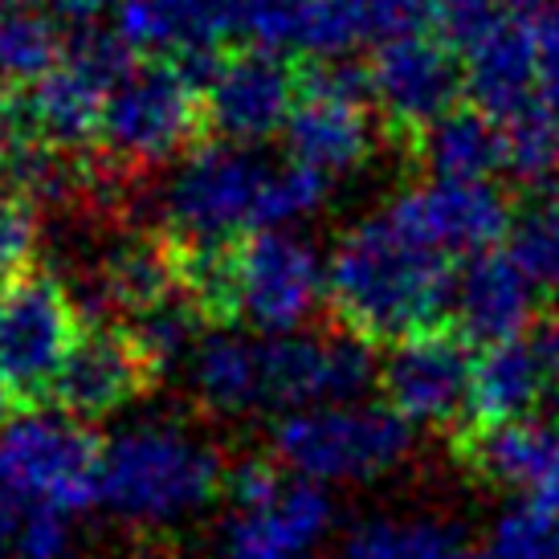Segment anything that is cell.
Masks as SVG:
<instances>
[{
    "instance_id": "obj_12",
    "label": "cell",
    "mask_w": 559,
    "mask_h": 559,
    "mask_svg": "<svg viewBox=\"0 0 559 559\" xmlns=\"http://www.w3.org/2000/svg\"><path fill=\"white\" fill-rule=\"evenodd\" d=\"M298 94H302L298 70L274 49L249 46L237 53H221L201 74L204 127H213L221 143L258 147L270 135L286 131Z\"/></svg>"
},
{
    "instance_id": "obj_34",
    "label": "cell",
    "mask_w": 559,
    "mask_h": 559,
    "mask_svg": "<svg viewBox=\"0 0 559 559\" xmlns=\"http://www.w3.org/2000/svg\"><path fill=\"white\" fill-rule=\"evenodd\" d=\"M41 13H49L62 29H91L103 13H115L119 0H33Z\"/></svg>"
},
{
    "instance_id": "obj_4",
    "label": "cell",
    "mask_w": 559,
    "mask_h": 559,
    "mask_svg": "<svg viewBox=\"0 0 559 559\" xmlns=\"http://www.w3.org/2000/svg\"><path fill=\"white\" fill-rule=\"evenodd\" d=\"M225 486L213 445L180 425H135L103 445V502L131 523H176Z\"/></svg>"
},
{
    "instance_id": "obj_3",
    "label": "cell",
    "mask_w": 559,
    "mask_h": 559,
    "mask_svg": "<svg viewBox=\"0 0 559 559\" xmlns=\"http://www.w3.org/2000/svg\"><path fill=\"white\" fill-rule=\"evenodd\" d=\"M180 262L201 311L249 326V335H302L326 302V262L290 229L253 234L237 246H180Z\"/></svg>"
},
{
    "instance_id": "obj_13",
    "label": "cell",
    "mask_w": 559,
    "mask_h": 559,
    "mask_svg": "<svg viewBox=\"0 0 559 559\" xmlns=\"http://www.w3.org/2000/svg\"><path fill=\"white\" fill-rule=\"evenodd\" d=\"M389 217L425 249L453 258H481L507 246L514 209L495 180H420L392 201Z\"/></svg>"
},
{
    "instance_id": "obj_10",
    "label": "cell",
    "mask_w": 559,
    "mask_h": 559,
    "mask_svg": "<svg viewBox=\"0 0 559 559\" xmlns=\"http://www.w3.org/2000/svg\"><path fill=\"white\" fill-rule=\"evenodd\" d=\"M237 507L234 556L302 559L331 527V502L323 486L286 474L278 462L249 457L225 478Z\"/></svg>"
},
{
    "instance_id": "obj_29",
    "label": "cell",
    "mask_w": 559,
    "mask_h": 559,
    "mask_svg": "<svg viewBox=\"0 0 559 559\" xmlns=\"http://www.w3.org/2000/svg\"><path fill=\"white\" fill-rule=\"evenodd\" d=\"M507 253L527 270L539 290H559V201H535L514 209Z\"/></svg>"
},
{
    "instance_id": "obj_7",
    "label": "cell",
    "mask_w": 559,
    "mask_h": 559,
    "mask_svg": "<svg viewBox=\"0 0 559 559\" xmlns=\"http://www.w3.org/2000/svg\"><path fill=\"white\" fill-rule=\"evenodd\" d=\"M201 127V79L188 66L135 58L110 86L98 143L115 164L140 168L188 152Z\"/></svg>"
},
{
    "instance_id": "obj_25",
    "label": "cell",
    "mask_w": 559,
    "mask_h": 559,
    "mask_svg": "<svg viewBox=\"0 0 559 559\" xmlns=\"http://www.w3.org/2000/svg\"><path fill=\"white\" fill-rule=\"evenodd\" d=\"M204 319L209 314L201 311V302L188 295V286L180 295L164 298L159 307L152 311H143L140 319H131V340L140 347V356L147 359V368L159 372V368H168L176 359H188L197 352V343L209 335L204 331Z\"/></svg>"
},
{
    "instance_id": "obj_8",
    "label": "cell",
    "mask_w": 559,
    "mask_h": 559,
    "mask_svg": "<svg viewBox=\"0 0 559 559\" xmlns=\"http://www.w3.org/2000/svg\"><path fill=\"white\" fill-rule=\"evenodd\" d=\"M131 62H135V53L115 33H79L62 62L25 91L21 119L29 123L37 143L82 152L86 143L98 140L110 86Z\"/></svg>"
},
{
    "instance_id": "obj_20",
    "label": "cell",
    "mask_w": 559,
    "mask_h": 559,
    "mask_svg": "<svg viewBox=\"0 0 559 559\" xmlns=\"http://www.w3.org/2000/svg\"><path fill=\"white\" fill-rule=\"evenodd\" d=\"M551 389V335L490 343L474 356L469 417L474 425H511L531 417V408Z\"/></svg>"
},
{
    "instance_id": "obj_24",
    "label": "cell",
    "mask_w": 559,
    "mask_h": 559,
    "mask_svg": "<svg viewBox=\"0 0 559 559\" xmlns=\"http://www.w3.org/2000/svg\"><path fill=\"white\" fill-rule=\"evenodd\" d=\"M62 25L49 13H41L33 0H21L16 9L0 16V82L4 86H25L41 82L53 66L66 58Z\"/></svg>"
},
{
    "instance_id": "obj_32",
    "label": "cell",
    "mask_w": 559,
    "mask_h": 559,
    "mask_svg": "<svg viewBox=\"0 0 559 559\" xmlns=\"http://www.w3.org/2000/svg\"><path fill=\"white\" fill-rule=\"evenodd\" d=\"M13 547L21 559H66L74 547V519L62 511H25L13 527Z\"/></svg>"
},
{
    "instance_id": "obj_37",
    "label": "cell",
    "mask_w": 559,
    "mask_h": 559,
    "mask_svg": "<svg viewBox=\"0 0 559 559\" xmlns=\"http://www.w3.org/2000/svg\"><path fill=\"white\" fill-rule=\"evenodd\" d=\"M547 335H551V396L559 408V331H547Z\"/></svg>"
},
{
    "instance_id": "obj_5",
    "label": "cell",
    "mask_w": 559,
    "mask_h": 559,
    "mask_svg": "<svg viewBox=\"0 0 559 559\" xmlns=\"http://www.w3.org/2000/svg\"><path fill=\"white\" fill-rule=\"evenodd\" d=\"M413 425L389 404L340 401L290 413L274 425V457L286 474L314 486L380 478L404 462Z\"/></svg>"
},
{
    "instance_id": "obj_28",
    "label": "cell",
    "mask_w": 559,
    "mask_h": 559,
    "mask_svg": "<svg viewBox=\"0 0 559 559\" xmlns=\"http://www.w3.org/2000/svg\"><path fill=\"white\" fill-rule=\"evenodd\" d=\"M13 180L16 192L29 197L33 204H62L82 197L86 188L94 185L86 164H82L74 152H62V147H49V143H25L21 156L13 164Z\"/></svg>"
},
{
    "instance_id": "obj_31",
    "label": "cell",
    "mask_w": 559,
    "mask_h": 559,
    "mask_svg": "<svg viewBox=\"0 0 559 559\" xmlns=\"http://www.w3.org/2000/svg\"><path fill=\"white\" fill-rule=\"evenodd\" d=\"M37 241H41V221H37V204L21 192H0V278H13L33 265L37 258Z\"/></svg>"
},
{
    "instance_id": "obj_17",
    "label": "cell",
    "mask_w": 559,
    "mask_h": 559,
    "mask_svg": "<svg viewBox=\"0 0 559 559\" xmlns=\"http://www.w3.org/2000/svg\"><path fill=\"white\" fill-rule=\"evenodd\" d=\"M152 376L156 372L147 368V359L140 356L127 331L98 326V331H82L58 380L49 384V396L70 417L103 420L135 401Z\"/></svg>"
},
{
    "instance_id": "obj_38",
    "label": "cell",
    "mask_w": 559,
    "mask_h": 559,
    "mask_svg": "<svg viewBox=\"0 0 559 559\" xmlns=\"http://www.w3.org/2000/svg\"><path fill=\"white\" fill-rule=\"evenodd\" d=\"M498 4H502V9H511V13H531V9H535V13H539V9H544L547 0H498Z\"/></svg>"
},
{
    "instance_id": "obj_9",
    "label": "cell",
    "mask_w": 559,
    "mask_h": 559,
    "mask_svg": "<svg viewBox=\"0 0 559 559\" xmlns=\"http://www.w3.org/2000/svg\"><path fill=\"white\" fill-rule=\"evenodd\" d=\"M282 135L298 168L323 176L326 185L364 168L376 152V107L364 79L335 62L311 70Z\"/></svg>"
},
{
    "instance_id": "obj_40",
    "label": "cell",
    "mask_w": 559,
    "mask_h": 559,
    "mask_svg": "<svg viewBox=\"0 0 559 559\" xmlns=\"http://www.w3.org/2000/svg\"><path fill=\"white\" fill-rule=\"evenodd\" d=\"M16 4H21V0H0V16L9 13V9H16Z\"/></svg>"
},
{
    "instance_id": "obj_30",
    "label": "cell",
    "mask_w": 559,
    "mask_h": 559,
    "mask_svg": "<svg viewBox=\"0 0 559 559\" xmlns=\"http://www.w3.org/2000/svg\"><path fill=\"white\" fill-rule=\"evenodd\" d=\"M490 551L498 559H559V514L519 502L495 527Z\"/></svg>"
},
{
    "instance_id": "obj_11",
    "label": "cell",
    "mask_w": 559,
    "mask_h": 559,
    "mask_svg": "<svg viewBox=\"0 0 559 559\" xmlns=\"http://www.w3.org/2000/svg\"><path fill=\"white\" fill-rule=\"evenodd\" d=\"M364 86L372 107L396 131H413L420 140L429 127L462 107L466 66L437 37V29L401 33L376 46Z\"/></svg>"
},
{
    "instance_id": "obj_43",
    "label": "cell",
    "mask_w": 559,
    "mask_h": 559,
    "mask_svg": "<svg viewBox=\"0 0 559 559\" xmlns=\"http://www.w3.org/2000/svg\"><path fill=\"white\" fill-rule=\"evenodd\" d=\"M0 295H4V290H0Z\"/></svg>"
},
{
    "instance_id": "obj_35",
    "label": "cell",
    "mask_w": 559,
    "mask_h": 559,
    "mask_svg": "<svg viewBox=\"0 0 559 559\" xmlns=\"http://www.w3.org/2000/svg\"><path fill=\"white\" fill-rule=\"evenodd\" d=\"M21 147H25V140H21V110L13 107L9 94L0 91V176L13 171Z\"/></svg>"
},
{
    "instance_id": "obj_22",
    "label": "cell",
    "mask_w": 559,
    "mask_h": 559,
    "mask_svg": "<svg viewBox=\"0 0 559 559\" xmlns=\"http://www.w3.org/2000/svg\"><path fill=\"white\" fill-rule=\"evenodd\" d=\"M185 290V262L176 241H127L98 262L91 295L98 311L140 319L164 298Z\"/></svg>"
},
{
    "instance_id": "obj_39",
    "label": "cell",
    "mask_w": 559,
    "mask_h": 559,
    "mask_svg": "<svg viewBox=\"0 0 559 559\" xmlns=\"http://www.w3.org/2000/svg\"><path fill=\"white\" fill-rule=\"evenodd\" d=\"M4 539H9V523H4V514H0V559H4Z\"/></svg>"
},
{
    "instance_id": "obj_15",
    "label": "cell",
    "mask_w": 559,
    "mask_h": 559,
    "mask_svg": "<svg viewBox=\"0 0 559 559\" xmlns=\"http://www.w3.org/2000/svg\"><path fill=\"white\" fill-rule=\"evenodd\" d=\"M384 404L408 425L441 429L457 417H469V384H474V356L457 331L433 326L408 340L392 343L380 364Z\"/></svg>"
},
{
    "instance_id": "obj_16",
    "label": "cell",
    "mask_w": 559,
    "mask_h": 559,
    "mask_svg": "<svg viewBox=\"0 0 559 559\" xmlns=\"http://www.w3.org/2000/svg\"><path fill=\"white\" fill-rule=\"evenodd\" d=\"M110 33L135 58L188 66L201 79L237 33V0H119Z\"/></svg>"
},
{
    "instance_id": "obj_1",
    "label": "cell",
    "mask_w": 559,
    "mask_h": 559,
    "mask_svg": "<svg viewBox=\"0 0 559 559\" xmlns=\"http://www.w3.org/2000/svg\"><path fill=\"white\" fill-rule=\"evenodd\" d=\"M326 197V180L295 159H270L258 147L204 143L192 147L164 185V221L176 246H237L253 234L290 229Z\"/></svg>"
},
{
    "instance_id": "obj_26",
    "label": "cell",
    "mask_w": 559,
    "mask_h": 559,
    "mask_svg": "<svg viewBox=\"0 0 559 559\" xmlns=\"http://www.w3.org/2000/svg\"><path fill=\"white\" fill-rule=\"evenodd\" d=\"M347 559H498L495 551H474L457 531L441 523H413V527H392V523H368L352 535Z\"/></svg>"
},
{
    "instance_id": "obj_6",
    "label": "cell",
    "mask_w": 559,
    "mask_h": 559,
    "mask_svg": "<svg viewBox=\"0 0 559 559\" xmlns=\"http://www.w3.org/2000/svg\"><path fill=\"white\" fill-rule=\"evenodd\" d=\"M0 490L25 511H86L103 502V445L62 408L16 413L0 429Z\"/></svg>"
},
{
    "instance_id": "obj_42",
    "label": "cell",
    "mask_w": 559,
    "mask_h": 559,
    "mask_svg": "<svg viewBox=\"0 0 559 559\" xmlns=\"http://www.w3.org/2000/svg\"><path fill=\"white\" fill-rule=\"evenodd\" d=\"M4 502H9V498H4V490H0V514H4Z\"/></svg>"
},
{
    "instance_id": "obj_19",
    "label": "cell",
    "mask_w": 559,
    "mask_h": 559,
    "mask_svg": "<svg viewBox=\"0 0 559 559\" xmlns=\"http://www.w3.org/2000/svg\"><path fill=\"white\" fill-rule=\"evenodd\" d=\"M539 307V286L527 278V270L514 262L507 249L481 253L453 282V323L462 340L481 347L531 335Z\"/></svg>"
},
{
    "instance_id": "obj_33",
    "label": "cell",
    "mask_w": 559,
    "mask_h": 559,
    "mask_svg": "<svg viewBox=\"0 0 559 559\" xmlns=\"http://www.w3.org/2000/svg\"><path fill=\"white\" fill-rule=\"evenodd\" d=\"M441 0H356V13L364 21V33L376 41H389L401 33L425 29L437 16Z\"/></svg>"
},
{
    "instance_id": "obj_23",
    "label": "cell",
    "mask_w": 559,
    "mask_h": 559,
    "mask_svg": "<svg viewBox=\"0 0 559 559\" xmlns=\"http://www.w3.org/2000/svg\"><path fill=\"white\" fill-rule=\"evenodd\" d=\"M417 156L437 180H495L507 171L502 127L478 107L450 110L417 140Z\"/></svg>"
},
{
    "instance_id": "obj_2",
    "label": "cell",
    "mask_w": 559,
    "mask_h": 559,
    "mask_svg": "<svg viewBox=\"0 0 559 559\" xmlns=\"http://www.w3.org/2000/svg\"><path fill=\"white\" fill-rule=\"evenodd\" d=\"M450 262L384 217L352 225L326 253V307L347 335L364 343H401L433 331L453 311Z\"/></svg>"
},
{
    "instance_id": "obj_36",
    "label": "cell",
    "mask_w": 559,
    "mask_h": 559,
    "mask_svg": "<svg viewBox=\"0 0 559 559\" xmlns=\"http://www.w3.org/2000/svg\"><path fill=\"white\" fill-rule=\"evenodd\" d=\"M13 396H16V389L4 380V372H0V429L13 420V417H9V413H13Z\"/></svg>"
},
{
    "instance_id": "obj_41",
    "label": "cell",
    "mask_w": 559,
    "mask_h": 559,
    "mask_svg": "<svg viewBox=\"0 0 559 559\" xmlns=\"http://www.w3.org/2000/svg\"><path fill=\"white\" fill-rule=\"evenodd\" d=\"M229 559H274V556H229Z\"/></svg>"
},
{
    "instance_id": "obj_27",
    "label": "cell",
    "mask_w": 559,
    "mask_h": 559,
    "mask_svg": "<svg viewBox=\"0 0 559 559\" xmlns=\"http://www.w3.org/2000/svg\"><path fill=\"white\" fill-rule=\"evenodd\" d=\"M502 127V152L507 171L523 185H544L559 176V110L547 103L519 110Z\"/></svg>"
},
{
    "instance_id": "obj_14",
    "label": "cell",
    "mask_w": 559,
    "mask_h": 559,
    "mask_svg": "<svg viewBox=\"0 0 559 559\" xmlns=\"http://www.w3.org/2000/svg\"><path fill=\"white\" fill-rule=\"evenodd\" d=\"M79 340V302L62 282L25 274L0 295V372L16 392H49Z\"/></svg>"
},
{
    "instance_id": "obj_21",
    "label": "cell",
    "mask_w": 559,
    "mask_h": 559,
    "mask_svg": "<svg viewBox=\"0 0 559 559\" xmlns=\"http://www.w3.org/2000/svg\"><path fill=\"white\" fill-rule=\"evenodd\" d=\"M466 66V91L474 107L486 110L495 123H507L519 110L544 103L535 82V37L531 21L511 13L495 33H486L478 46L462 53Z\"/></svg>"
},
{
    "instance_id": "obj_18",
    "label": "cell",
    "mask_w": 559,
    "mask_h": 559,
    "mask_svg": "<svg viewBox=\"0 0 559 559\" xmlns=\"http://www.w3.org/2000/svg\"><path fill=\"white\" fill-rule=\"evenodd\" d=\"M466 462L486 481L523 498V507L559 514V425L523 417L511 425H474Z\"/></svg>"
}]
</instances>
